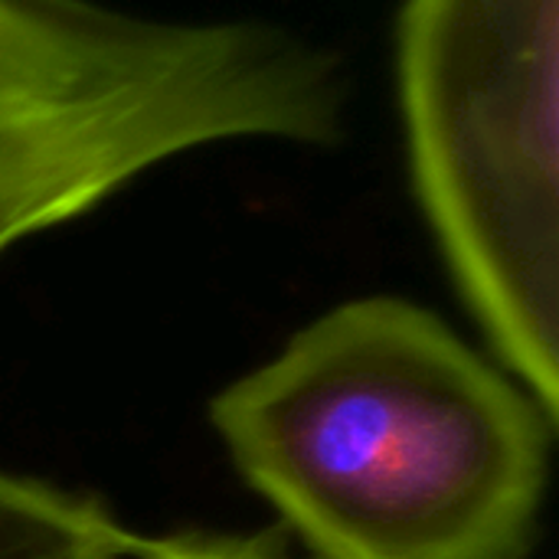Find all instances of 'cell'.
Wrapping results in <instances>:
<instances>
[{"label": "cell", "mask_w": 559, "mask_h": 559, "mask_svg": "<svg viewBox=\"0 0 559 559\" xmlns=\"http://www.w3.org/2000/svg\"><path fill=\"white\" fill-rule=\"evenodd\" d=\"M540 409L436 314L347 301L213 403L246 481L321 559H524Z\"/></svg>", "instance_id": "6da1fadb"}, {"label": "cell", "mask_w": 559, "mask_h": 559, "mask_svg": "<svg viewBox=\"0 0 559 559\" xmlns=\"http://www.w3.org/2000/svg\"><path fill=\"white\" fill-rule=\"evenodd\" d=\"M331 118L328 56L272 23L0 0V255L167 160L318 144Z\"/></svg>", "instance_id": "7a4b0ae2"}, {"label": "cell", "mask_w": 559, "mask_h": 559, "mask_svg": "<svg viewBox=\"0 0 559 559\" xmlns=\"http://www.w3.org/2000/svg\"><path fill=\"white\" fill-rule=\"evenodd\" d=\"M416 187L504 364L559 419V0H409Z\"/></svg>", "instance_id": "3957f363"}, {"label": "cell", "mask_w": 559, "mask_h": 559, "mask_svg": "<svg viewBox=\"0 0 559 559\" xmlns=\"http://www.w3.org/2000/svg\"><path fill=\"white\" fill-rule=\"evenodd\" d=\"M141 547L88 498L0 472V559H128Z\"/></svg>", "instance_id": "277c9868"}, {"label": "cell", "mask_w": 559, "mask_h": 559, "mask_svg": "<svg viewBox=\"0 0 559 559\" xmlns=\"http://www.w3.org/2000/svg\"><path fill=\"white\" fill-rule=\"evenodd\" d=\"M128 559H285L269 540H144Z\"/></svg>", "instance_id": "5b68a950"}]
</instances>
